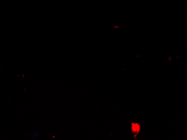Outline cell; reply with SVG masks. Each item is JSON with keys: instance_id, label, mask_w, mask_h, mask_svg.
<instances>
[{"instance_id": "obj_1", "label": "cell", "mask_w": 187, "mask_h": 140, "mask_svg": "<svg viewBox=\"0 0 187 140\" xmlns=\"http://www.w3.org/2000/svg\"><path fill=\"white\" fill-rule=\"evenodd\" d=\"M132 130L133 132H137L139 131V126L137 124H133L132 126Z\"/></svg>"}]
</instances>
